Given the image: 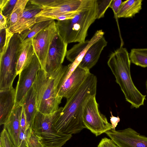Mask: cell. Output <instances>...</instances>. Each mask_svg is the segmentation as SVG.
<instances>
[{"label": "cell", "mask_w": 147, "mask_h": 147, "mask_svg": "<svg viewBox=\"0 0 147 147\" xmlns=\"http://www.w3.org/2000/svg\"><path fill=\"white\" fill-rule=\"evenodd\" d=\"M97 79L90 73L77 92L63 107L61 114L53 125L58 132L75 134L85 128L82 116L85 107L89 99L96 96Z\"/></svg>", "instance_id": "6da1fadb"}, {"label": "cell", "mask_w": 147, "mask_h": 147, "mask_svg": "<svg viewBox=\"0 0 147 147\" xmlns=\"http://www.w3.org/2000/svg\"><path fill=\"white\" fill-rule=\"evenodd\" d=\"M131 61L127 49L121 46L110 55L107 64L123 93L126 100L132 108L143 105L146 95L142 94L134 85L131 76Z\"/></svg>", "instance_id": "7a4b0ae2"}, {"label": "cell", "mask_w": 147, "mask_h": 147, "mask_svg": "<svg viewBox=\"0 0 147 147\" xmlns=\"http://www.w3.org/2000/svg\"><path fill=\"white\" fill-rule=\"evenodd\" d=\"M68 67V65H62L51 73L41 68L39 70L33 85L37 93V109L40 112L50 114L59 108L62 98L58 96V86Z\"/></svg>", "instance_id": "3957f363"}, {"label": "cell", "mask_w": 147, "mask_h": 147, "mask_svg": "<svg viewBox=\"0 0 147 147\" xmlns=\"http://www.w3.org/2000/svg\"><path fill=\"white\" fill-rule=\"evenodd\" d=\"M97 14L96 0H89L74 18L56 22L58 34L67 44L85 41L89 28L97 19Z\"/></svg>", "instance_id": "277c9868"}, {"label": "cell", "mask_w": 147, "mask_h": 147, "mask_svg": "<svg viewBox=\"0 0 147 147\" xmlns=\"http://www.w3.org/2000/svg\"><path fill=\"white\" fill-rule=\"evenodd\" d=\"M63 107L55 112L44 114L38 110L32 127V131L41 139L44 147H62L72 135L58 132L53 125L61 114Z\"/></svg>", "instance_id": "5b68a950"}, {"label": "cell", "mask_w": 147, "mask_h": 147, "mask_svg": "<svg viewBox=\"0 0 147 147\" xmlns=\"http://www.w3.org/2000/svg\"><path fill=\"white\" fill-rule=\"evenodd\" d=\"M21 41L18 33L11 38L6 51L0 56V90L12 87L17 75L16 63Z\"/></svg>", "instance_id": "8992f818"}, {"label": "cell", "mask_w": 147, "mask_h": 147, "mask_svg": "<svg viewBox=\"0 0 147 147\" xmlns=\"http://www.w3.org/2000/svg\"><path fill=\"white\" fill-rule=\"evenodd\" d=\"M82 120L85 128L96 136L112 129L111 124L99 111L96 96L91 97L88 101L84 110Z\"/></svg>", "instance_id": "52a82bcc"}, {"label": "cell", "mask_w": 147, "mask_h": 147, "mask_svg": "<svg viewBox=\"0 0 147 147\" xmlns=\"http://www.w3.org/2000/svg\"><path fill=\"white\" fill-rule=\"evenodd\" d=\"M57 34L56 22L54 21L32 39L34 52L39 61L41 68L44 70L50 46Z\"/></svg>", "instance_id": "ba28073f"}, {"label": "cell", "mask_w": 147, "mask_h": 147, "mask_svg": "<svg viewBox=\"0 0 147 147\" xmlns=\"http://www.w3.org/2000/svg\"><path fill=\"white\" fill-rule=\"evenodd\" d=\"M88 1V0H58L53 6L42 9L36 16V23L51 20L54 17L63 14L79 12Z\"/></svg>", "instance_id": "9c48e42d"}, {"label": "cell", "mask_w": 147, "mask_h": 147, "mask_svg": "<svg viewBox=\"0 0 147 147\" xmlns=\"http://www.w3.org/2000/svg\"><path fill=\"white\" fill-rule=\"evenodd\" d=\"M41 68L38 59L34 54L30 63L19 74L16 88V103L20 104L26 94L34 84Z\"/></svg>", "instance_id": "30bf717a"}, {"label": "cell", "mask_w": 147, "mask_h": 147, "mask_svg": "<svg viewBox=\"0 0 147 147\" xmlns=\"http://www.w3.org/2000/svg\"><path fill=\"white\" fill-rule=\"evenodd\" d=\"M105 133L119 147H147V137L130 127L119 130L112 129Z\"/></svg>", "instance_id": "8fae6325"}, {"label": "cell", "mask_w": 147, "mask_h": 147, "mask_svg": "<svg viewBox=\"0 0 147 147\" xmlns=\"http://www.w3.org/2000/svg\"><path fill=\"white\" fill-rule=\"evenodd\" d=\"M90 73L89 70L78 65L65 80L60 81L58 86V95L67 100L69 99L83 84Z\"/></svg>", "instance_id": "7c38bea8"}, {"label": "cell", "mask_w": 147, "mask_h": 147, "mask_svg": "<svg viewBox=\"0 0 147 147\" xmlns=\"http://www.w3.org/2000/svg\"><path fill=\"white\" fill-rule=\"evenodd\" d=\"M67 45L58 33L53 41L49 50L45 70L46 72H53L62 65L67 51Z\"/></svg>", "instance_id": "4fadbf2b"}, {"label": "cell", "mask_w": 147, "mask_h": 147, "mask_svg": "<svg viewBox=\"0 0 147 147\" xmlns=\"http://www.w3.org/2000/svg\"><path fill=\"white\" fill-rule=\"evenodd\" d=\"M23 107L15 104L7 120L3 125V129L8 132L13 147H20V122Z\"/></svg>", "instance_id": "5bb4252c"}, {"label": "cell", "mask_w": 147, "mask_h": 147, "mask_svg": "<svg viewBox=\"0 0 147 147\" xmlns=\"http://www.w3.org/2000/svg\"><path fill=\"white\" fill-rule=\"evenodd\" d=\"M42 10L39 6L31 3L29 0L19 21L8 29L14 34L21 32L30 28L36 23V16Z\"/></svg>", "instance_id": "9a60e30c"}, {"label": "cell", "mask_w": 147, "mask_h": 147, "mask_svg": "<svg viewBox=\"0 0 147 147\" xmlns=\"http://www.w3.org/2000/svg\"><path fill=\"white\" fill-rule=\"evenodd\" d=\"M16 89L13 87L0 90V125H4L9 117L16 103Z\"/></svg>", "instance_id": "2e32d148"}, {"label": "cell", "mask_w": 147, "mask_h": 147, "mask_svg": "<svg viewBox=\"0 0 147 147\" xmlns=\"http://www.w3.org/2000/svg\"><path fill=\"white\" fill-rule=\"evenodd\" d=\"M107 42L103 36L92 45L87 50L78 65L89 70L97 63L104 48Z\"/></svg>", "instance_id": "e0dca14e"}, {"label": "cell", "mask_w": 147, "mask_h": 147, "mask_svg": "<svg viewBox=\"0 0 147 147\" xmlns=\"http://www.w3.org/2000/svg\"><path fill=\"white\" fill-rule=\"evenodd\" d=\"M22 106L28 126L32 128L38 111L37 93L33 85L27 92L20 104Z\"/></svg>", "instance_id": "ac0fdd59"}, {"label": "cell", "mask_w": 147, "mask_h": 147, "mask_svg": "<svg viewBox=\"0 0 147 147\" xmlns=\"http://www.w3.org/2000/svg\"><path fill=\"white\" fill-rule=\"evenodd\" d=\"M104 32L102 30H97L90 40L76 44L67 51L66 57L67 60L73 62L81 53L86 52L94 43L103 36Z\"/></svg>", "instance_id": "d6986e66"}, {"label": "cell", "mask_w": 147, "mask_h": 147, "mask_svg": "<svg viewBox=\"0 0 147 147\" xmlns=\"http://www.w3.org/2000/svg\"><path fill=\"white\" fill-rule=\"evenodd\" d=\"M35 52L32 40L22 43L19 50L17 63V75L30 62Z\"/></svg>", "instance_id": "ffe728a7"}, {"label": "cell", "mask_w": 147, "mask_h": 147, "mask_svg": "<svg viewBox=\"0 0 147 147\" xmlns=\"http://www.w3.org/2000/svg\"><path fill=\"white\" fill-rule=\"evenodd\" d=\"M142 0H128L123 2L117 15L118 18H132L142 9Z\"/></svg>", "instance_id": "44dd1931"}, {"label": "cell", "mask_w": 147, "mask_h": 147, "mask_svg": "<svg viewBox=\"0 0 147 147\" xmlns=\"http://www.w3.org/2000/svg\"><path fill=\"white\" fill-rule=\"evenodd\" d=\"M54 21L52 19L36 23L30 28L18 33L22 43L32 40L37 33Z\"/></svg>", "instance_id": "7402d4cb"}, {"label": "cell", "mask_w": 147, "mask_h": 147, "mask_svg": "<svg viewBox=\"0 0 147 147\" xmlns=\"http://www.w3.org/2000/svg\"><path fill=\"white\" fill-rule=\"evenodd\" d=\"M131 62L142 67H147V48H134L129 55Z\"/></svg>", "instance_id": "603a6c76"}, {"label": "cell", "mask_w": 147, "mask_h": 147, "mask_svg": "<svg viewBox=\"0 0 147 147\" xmlns=\"http://www.w3.org/2000/svg\"><path fill=\"white\" fill-rule=\"evenodd\" d=\"M29 0H18L9 19L8 28L17 23L22 17Z\"/></svg>", "instance_id": "cb8c5ba5"}, {"label": "cell", "mask_w": 147, "mask_h": 147, "mask_svg": "<svg viewBox=\"0 0 147 147\" xmlns=\"http://www.w3.org/2000/svg\"><path fill=\"white\" fill-rule=\"evenodd\" d=\"M18 0H0V11L9 19L10 15Z\"/></svg>", "instance_id": "d4e9b609"}, {"label": "cell", "mask_w": 147, "mask_h": 147, "mask_svg": "<svg viewBox=\"0 0 147 147\" xmlns=\"http://www.w3.org/2000/svg\"><path fill=\"white\" fill-rule=\"evenodd\" d=\"M25 141L27 147H44L40 138L32 131V128Z\"/></svg>", "instance_id": "484cf974"}, {"label": "cell", "mask_w": 147, "mask_h": 147, "mask_svg": "<svg viewBox=\"0 0 147 147\" xmlns=\"http://www.w3.org/2000/svg\"><path fill=\"white\" fill-rule=\"evenodd\" d=\"M97 7V19L104 16L106 11L109 7L112 0H96Z\"/></svg>", "instance_id": "4316f807"}, {"label": "cell", "mask_w": 147, "mask_h": 147, "mask_svg": "<svg viewBox=\"0 0 147 147\" xmlns=\"http://www.w3.org/2000/svg\"><path fill=\"white\" fill-rule=\"evenodd\" d=\"M1 147H13V143L7 130L4 129L2 131L0 137Z\"/></svg>", "instance_id": "83f0119b"}, {"label": "cell", "mask_w": 147, "mask_h": 147, "mask_svg": "<svg viewBox=\"0 0 147 147\" xmlns=\"http://www.w3.org/2000/svg\"><path fill=\"white\" fill-rule=\"evenodd\" d=\"M58 0H29L32 4L39 6L42 9L46 7L53 6Z\"/></svg>", "instance_id": "f1b7e54d"}, {"label": "cell", "mask_w": 147, "mask_h": 147, "mask_svg": "<svg viewBox=\"0 0 147 147\" xmlns=\"http://www.w3.org/2000/svg\"><path fill=\"white\" fill-rule=\"evenodd\" d=\"M30 128L27 124L26 115L23 108L20 122V132L24 133L26 138L27 134Z\"/></svg>", "instance_id": "f546056e"}, {"label": "cell", "mask_w": 147, "mask_h": 147, "mask_svg": "<svg viewBox=\"0 0 147 147\" xmlns=\"http://www.w3.org/2000/svg\"><path fill=\"white\" fill-rule=\"evenodd\" d=\"M97 147H119L111 139L106 137L102 138Z\"/></svg>", "instance_id": "4dcf8cb0"}, {"label": "cell", "mask_w": 147, "mask_h": 147, "mask_svg": "<svg viewBox=\"0 0 147 147\" xmlns=\"http://www.w3.org/2000/svg\"><path fill=\"white\" fill-rule=\"evenodd\" d=\"M122 2L121 0H112L110 6L109 7L113 9L115 16L117 17Z\"/></svg>", "instance_id": "1f68e13d"}, {"label": "cell", "mask_w": 147, "mask_h": 147, "mask_svg": "<svg viewBox=\"0 0 147 147\" xmlns=\"http://www.w3.org/2000/svg\"><path fill=\"white\" fill-rule=\"evenodd\" d=\"M0 12V30L8 28L9 20L3 15L1 11Z\"/></svg>", "instance_id": "d6a6232c"}, {"label": "cell", "mask_w": 147, "mask_h": 147, "mask_svg": "<svg viewBox=\"0 0 147 147\" xmlns=\"http://www.w3.org/2000/svg\"><path fill=\"white\" fill-rule=\"evenodd\" d=\"M6 29L0 30V51L2 50L5 45L6 37Z\"/></svg>", "instance_id": "836d02e7"}, {"label": "cell", "mask_w": 147, "mask_h": 147, "mask_svg": "<svg viewBox=\"0 0 147 147\" xmlns=\"http://www.w3.org/2000/svg\"><path fill=\"white\" fill-rule=\"evenodd\" d=\"M111 116L110 117V121L112 126V129H115V128L120 121V119L118 116L117 117L113 116L111 111L110 112Z\"/></svg>", "instance_id": "e575fe53"}, {"label": "cell", "mask_w": 147, "mask_h": 147, "mask_svg": "<svg viewBox=\"0 0 147 147\" xmlns=\"http://www.w3.org/2000/svg\"><path fill=\"white\" fill-rule=\"evenodd\" d=\"M146 92L147 93V79L146 82Z\"/></svg>", "instance_id": "d590c367"}]
</instances>
